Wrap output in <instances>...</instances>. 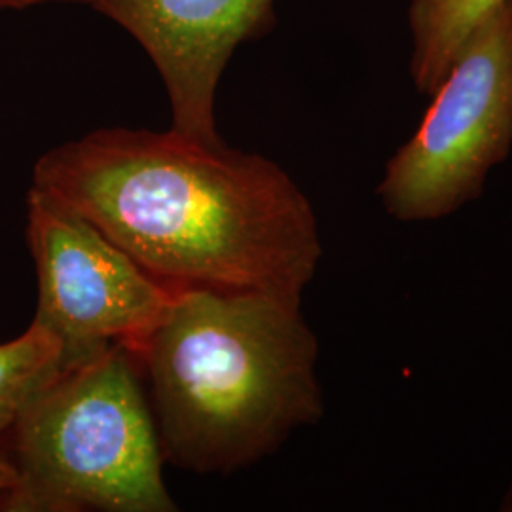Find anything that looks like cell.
<instances>
[{"instance_id":"cell-1","label":"cell","mask_w":512,"mask_h":512,"mask_svg":"<svg viewBox=\"0 0 512 512\" xmlns=\"http://www.w3.org/2000/svg\"><path fill=\"white\" fill-rule=\"evenodd\" d=\"M171 289L302 298L323 258L317 215L270 158L169 128L97 129L42 154L33 183Z\"/></svg>"},{"instance_id":"cell-3","label":"cell","mask_w":512,"mask_h":512,"mask_svg":"<svg viewBox=\"0 0 512 512\" xmlns=\"http://www.w3.org/2000/svg\"><path fill=\"white\" fill-rule=\"evenodd\" d=\"M10 433L16 482L0 511H177L141 366L126 346L61 372Z\"/></svg>"},{"instance_id":"cell-7","label":"cell","mask_w":512,"mask_h":512,"mask_svg":"<svg viewBox=\"0 0 512 512\" xmlns=\"http://www.w3.org/2000/svg\"><path fill=\"white\" fill-rule=\"evenodd\" d=\"M505 0H412L408 25L414 50L410 76L421 95L431 97L452 69L476 25Z\"/></svg>"},{"instance_id":"cell-6","label":"cell","mask_w":512,"mask_h":512,"mask_svg":"<svg viewBox=\"0 0 512 512\" xmlns=\"http://www.w3.org/2000/svg\"><path fill=\"white\" fill-rule=\"evenodd\" d=\"M275 0H95L148 55L164 82L171 129L222 145L215 105L222 74L243 42L272 33Z\"/></svg>"},{"instance_id":"cell-4","label":"cell","mask_w":512,"mask_h":512,"mask_svg":"<svg viewBox=\"0 0 512 512\" xmlns=\"http://www.w3.org/2000/svg\"><path fill=\"white\" fill-rule=\"evenodd\" d=\"M512 150V0L463 42L414 135L385 164L376 194L404 224L437 222L476 202Z\"/></svg>"},{"instance_id":"cell-8","label":"cell","mask_w":512,"mask_h":512,"mask_svg":"<svg viewBox=\"0 0 512 512\" xmlns=\"http://www.w3.org/2000/svg\"><path fill=\"white\" fill-rule=\"evenodd\" d=\"M61 372V348L37 323H31L18 338L0 344V435L10 433L25 408Z\"/></svg>"},{"instance_id":"cell-2","label":"cell","mask_w":512,"mask_h":512,"mask_svg":"<svg viewBox=\"0 0 512 512\" xmlns=\"http://www.w3.org/2000/svg\"><path fill=\"white\" fill-rule=\"evenodd\" d=\"M164 458L198 475H230L272 456L325 414L319 340L302 298L175 289L137 353Z\"/></svg>"},{"instance_id":"cell-5","label":"cell","mask_w":512,"mask_h":512,"mask_svg":"<svg viewBox=\"0 0 512 512\" xmlns=\"http://www.w3.org/2000/svg\"><path fill=\"white\" fill-rule=\"evenodd\" d=\"M27 245L37 270L33 323L57 340L63 372L114 346L137 353L173 300L175 289L37 186L27 192Z\"/></svg>"},{"instance_id":"cell-9","label":"cell","mask_w":512,"mask_h":512,"mask_svg":"<svg viewBox=\"0 0 512 512\" xmlns=\"http://www.w3.org/2000/svg\"><path fill=\"white\" fill-rule=\"evenodd\" d=\"M73 2L92 6L95 0H0V12H21V10H31L46 4H73Z\"/></svg>"},{"instance_id":"cell-10","label":"cell","mask_w":512,"mask_h":512,"mask_svg":"<svg viewBox=\"0 0 512 512\" xmlns=\"http://www.w3.org/2000/svg\"><path fill=\"white\" fill-rule=\"evenodd\" d=\"M16 482V467L8 456L0 454V497L6 494Z\"/></svg>"}]
</instances>
